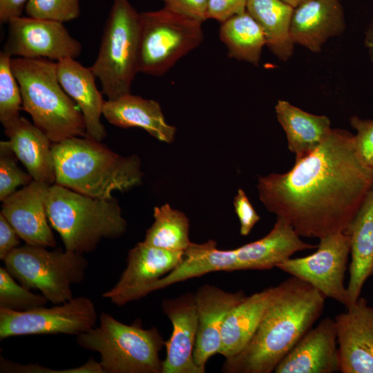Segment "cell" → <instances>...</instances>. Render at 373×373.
<instances>
[{
    "mask_svg": "<svg viewBox=\"0 0 373 373\" xmlns=\"http://www.w3.org/2000/svg\"><path fill=\"white\" fill-rule=\"evenodd\" d=\"M373 184V169L361 160L354 135L332 128L310 154L284 173L258 178L260 201L300 237L318 239L349 226Z\"/></svg>",
    "mask_w": 373,
    "mask_h": 373,
    "instance_id": "1",
    "label": "cell"
},
{
    "mask_svg": "<svg viewBox=\"0 0 373 373\" xmlns=\"http://www.w3.org/2000/svg\"><path fill=\"white\" fill-rule=\"evenodd\" d=\"M326 297L291 276L274 287L271 301L251 340L226 358L224 373H271L321 317Z\"/></svg>",
    "mask_w": 373,
    "mask_h": 373,
    "instance_id": "2",
    "label": "cell"
},
{
    "mask_svg": "<svg viewBox=\"0 0 373 373\" xmlns=\"http://www.w3.org/2000/svg\"><path fill=\"white\" fill-rule=\"evenodd\" d=\"M87 137L52 144L55 183L99 199L113 198L141 184L143 173L137 155L123 157Z\"/></svg>",
    "mask_w": 373,
    "mask_h": 373,
    "instance_id": "3",
    "label": "cell"
},
{
    "mask_svg": "<svg viewBox=\"0 0 373 373\" xmlns=\"http://www.w3.org/2000/svg\"><path fill=\"white\" fill-rule=\"evenodd\" d=\"M11 66L20 87L23 110L52 144L86 136L79 108L59 82L57 61L12 57Z\"/></svg>",
    "mask_w": 373,
    "mask_h": 373,
    "instance_id": "4",
    "label": "cell"
},
{
    "mask_svg": "<svg viewBox=\"0 0 373 373\" xmlns=\"http://www.w3.org/2000/svg\"><path fill=\"white\" fill-rule=\"evenodd\" d=\"M46 211L64 249L82 254L95 250L104 238L120 237L127 228L117 199L94 198L57 184L49 187Z\"/></svg>",
    "mask_w": 373,
    "mask_h": 373,
    "instance_id": "5",
    "label": "cell"
},
{
    "mask_svg": "<svg viewBox=\"0 0 373 373\" xmlns=\"http://www.w3.org/2000/svg\"><path fill=\"white\" fill-rule=\"evenodd\" d=\"M75 340L82 348L99 354L103 373H162L159 354L165 341L155 327L126 325L102 312L99 325Z\"/></svg>",
    "mask_w": 373,
    "mask_h": 373,
    "instance_id": "6",
    "label": "cell"
},
{
    "mask_svg": "<svg viewBox=\"0 0 373 373\" xmlns=\"http://www.w3.org/2000/svg\"><path fill=\"white\" fill-rule=\"evenodd\" d=\"M140 28V13L129 1L113 0L97 57L90 67L108 99L131 93L138 73Z\"/></svg>",
    "mask_w": 373,
    "mask_h": 373,
    "instance_id": "7",
    "label": "cell"
},
{
    "mask_svg": "<svg viewBox=\"0 0 373 373\" xmlns=\"http://www.w3.org/2000/svg\"><path fill=\"white\" fill-rule=\"evenodd\" d=\"M3 261L23 286L39 290L55 305L73 298L72 285L84 280L88 265L82 254L28 244L15 248Z\"/></svg>",
    "mask_w": 373,
    "mask_h": 373,
    "instance_id": "8",
    "label": "cell"
},
{
    "mask_svg": "<svg viewBox=\"0 0 373 373\" xmlns=\"http://www.w3.org/2000/svg\"><path fill=\"white\" fill-rule=\"evenodd\" d=\"M138 73L166 74L203 41V22L163 7L140 13Z\"/></svg>",
    "mask_w": 373,
    "mask_h": 373,
    "instance_id": "9",
    "label": "cell"
},
{
    "mask_svg": "<svg viewBox=\"0 0 373 373\" xmlns=\"http://www.w3.org/2000/svg\"><path fill=\"white\" fill-rule=\"evenodd\" d=\"M97 312L88 298H73L52 307L18 311L0 307V339L22 335L77 336L96 326Z\"/></svg>",
    "mask_w": 373,
    "mask_h": 373,
    "instance_id": "10",
    "label": "cell"
},
{
    "mask_svg": "<svg viewBox=\"0 0 373 373\" xmlns=\"http://www.w3.org/2000/svg\"><path fill=\"white\" fill-rule=\"evenodd\" d=\"M316 249L311 255L290 258L276 267L347 307L349 299L344 278L350 254V237L345 232L331 234L320 238Z\"/></svg>",
    "mask_w": 373,
    "mask_h": 373,
    "instance_id": "11",
    "label": "cell"
},
{
    "mask_svg": "<svg viewBox=\"0 0 373 373\" xmlns=\"http://www.w3.org/2000/svg\"><path fill=\"white\" fill-rule=\"evenodd\" d=\"M81 43L60 21L18 17L8 22L3 51L11 57L44 58L60 61L75 59L82 52Z\"/></svg>",
    "mask_w": 373,
    "mask_h": 373,
    "instance_id": "12",
    "label": "cell"
},
{
    "mask_svg": "<svg viewBox=\"0 0 373 373\" xmlns=\"http://www.w3.org/2000/svg\"><path fill=\"white\" fill-rule=\"evenodd\" d=\"M184 254L153 247L144 241L138 242L129 251L126 267L119 280L102 297L117 306L144 297L145 289L176 267Z\"/></svg>",
    "mask_w": 373,
    "mask_h": 373,
    "instance_id": "13",
    "label": "cell"
},
{
    "mask_svg": "<svg viewBox=\"0 0 373 373\" xmlns=\"http://www.w3.org/2000/svg\"><path fill=\"white\" fill-rule=\"evenodd\" d=\"M342 373H373V308L364 298L334 318Z\"/></svg>",
    "mask_w": 373,
    "mask_h": 373,
    "instance_id": "14",
    "label": "cell"
},
{
    "mask_svg": "<svg viewBox=\"0 0 373 373\" xmlns=\"http://www.w3.org/2000/svg\"><path fill=\"white\" fill-rule=\"evenodd\" d=\"M161 306L173 326L171 337L164 344L166 356L162 373H204L193 359L198 324L194 293L164 298Z\"/></svg>",
    "mask_w": 373,
    "mask_h": 373,
    "instance_id": "15",
    "label": "cell"
},
{
    "mask_svg": "<svg viewBox=\"0 0 373 373\" xmlns=\"http://www.w3.org/2000/svg\"><path fill=\"white\" fill-rule=\"evenodd\" d=\"M50 186L33 180L3 201L1 213L28 245L45 247L56 245L46 211Z\"/></svg>",
    "mask_w": 373,
    "mask_h": 373,
    "instance_id": "16",
    "label": "cell"
},
{
    "mask_svg": "<svg viewBox=\"0 0 373 373\" xmlns=\"http://www.w3.org/2000/svg\"><path fill=\"white\" fill-rule=\"evenodd\" d=\"M194 296L198 324L193 359L205 372L207 361L220 349L221 330L226 318L246 296L241 290L226 291L209 284L200 287Z\"/></svg>",
    "mask_w": 373,
    "mask_h": 373,
    "instance_id": "17",
    "label": "cell"
},
{
    "mask_svg": "<svg viewBox=\"0 0 373 373\" xmlns=\"http://www.w3.org/2000/svg\"><path fill=\"white\" fill-rule=\"evenodd\" d=\"M340 372L334 319L325 318L309 329L283 358L276 373Z\"/></svg>",
    "mask_w": 373,
    "mask_h": 373,
    "instance_id": "18",
    "label": "cell"
},
{
    "mask_svg": "<svg viewBox=\"0 0 373 373\" xmlns=\"http://www.w3.org/2000/svg\"><path fill=\"white\" fill-rule=\"evenodd\" d=\"M345 28L340 0H306L294 9L290 34L295 44L316 53L329 39L341 35Z\"/></svg>",
    "mask_w": 373,
    "mask_h": 373,
    "instance_id": "19",
    "label": "cell"
},
{
    "mask_svg": "<svg viewBox=\"0 0 373 373\" xmlns=\"http://www.w3.org/2000/svg\"><path fill=\"white\" fill-rule=\"evenodd\" d=\"M303 242L291 225L277 217L271 230L262 238L233 249L236 271L267 270L296 252L316 249Z\"/></svg>",
    "mask_w": 373,
    "mask_h": 373,
    "instance_id": "20",
    "label": "cell"
},
{
    "mask_svg": "<svg viewBox=\"0 0 373 373\" xmlns=\"http://www.w3.org/2000/svg\"><path fill=\"white\" fill-rule=\"evenodd\" d=\"M59 82L68 96L79 108L85 122L88 138L102 142L106 135L101 123L105 101L95 84V75L75 59L66 58L57 61Z\"/></svg>",
    "mask_w": 373,
    "mask_h": 373,
    "instance_id": "21",
    "label": "cell"
},
{
    "mask_svg": "<svg viewBox=\"0 0 373 373\" xmlns=\"http://www.w3.org/2000/svg\"><path fill=\"white\" fill-rule=\"evenodd\" d=\"M103 115L111 124L119 128H143L159 141L171 143L176 128L169 124L160 104L131 93L105 101Z\"/></svg>",
    "mask_w": 373,
    "mask_h": 373,
    "instance_id": "22",
    "label": "cell"
},
{
    "mask_svg": "<svg viewBox=\"0 0 373 373\" xmlns=\"http://www.w3.org/2000/svg\"><path fill=\"white\" fill-rule=\"evenodd\" d=\"M343 232L350 238L351 262L347 287L350 307L356 302L366 280L373 275V184Z\"/></svg>",
    "mask_w": 373,
    "mask_h": 373,
    "instance_id": "23",
    "label": "cell"
},
{
    "mask_svg": "<svg viewBox=\"0 0 373 373\" xmlns=\"http://www.w3.org/2000/svg\"><path fill=\"white\" fill-rule=\"evenodd\" d=\"M10 145L34 180L55 183V169L50 140L46 135L21 117L4 128Z\"/></svg>",
    "mask_w": 373,
    "mask_h": 373,
    "instance_id": "24",
    "label": "cell"
},
{
    "mask_svg": "<svg viewBox=\"0 0 373 373\" xmlns=\"http://www.w3.org/2000/svg\"><path fill=\"white\" fill-rule=\"evenodd\" d=\"M276 117L287 137L288 149L300 159L313 151L331 133V122L325 115L305 112L285 100H278Z\"/></svg>",
    "mask_w": 373,
    "mask_h": 373,
    "instance_id": "25",
    "label": "cell"
},
{
    "mask_svg": "<svg viewBox=\"0 0 373 373\" xmlns=\"http://www.w3.org/2000/svg\"><path fill=\"white\" fill-rule=\"evenodd\" d=\"M274 287L253 294L228 314L221 330L218 354L225 359L240 352L257 329L273 295Z\"/></svg>",
    "mask_w": 373,
    "mask_h": 373,
    "instance_id": "26",
    "label": "cell"
},
{
    "mask_svg": "<svg viewBox=\"0 0 373 373\" xmlns=\"http://www.w3.org/2000/svg\"><path fill=\"white\" fill-rule=\"evenodd\" d=\"M294 9L281 0H247L246 11L261 27L266 46L280 60L292 55L294 43L290 34Z\"/></svg>",
    "mask_w": 373,
    "mask_h": 373,
    "instance_id": "27",
    "label": "cell"
},
{
    "mask_svg": "<svg viewBox=\"0 0 373 373\" xmlns=\"http://www.w3.org/2000/svg\"><path fill=\"white\" fill-rule=\"evenodd\" d=\"M228 260L225 250L218 249L212 240L202 244L191 242L184 251L182 261L162 278L149 285L144 296L155 290L190 278L214 271H227Z\"/></svg>",
    "mask_w": 373,
    "mask_h": 373,
    "instance_id": "28",
    "label": "cell"
},
{
    "mask_svg": "<svg viewBox=\"0 0 373 373\" xmlns=\"http://www.w3.org/2000/svg\"><path fill=\"white\" fill-rule=\"evenodd\" d=\"M219 37L229 58L259 65L266 39L260 25L247 11L221 23Z\"/></svg>",
    "mask_w": 373,
    "mask_h": 373,
    "instance_id": "29",
    "label": "cell"
},
{
    "mask_svg": "<svg viewBox=\"0 0 373 373\" xmlns=\"http://www.w3.org/2000/svg\"><path fill=\"white\" fill-rule=\"evenodd\" d=\"M153 218V224L146 232L144 242L176 251H184L190 246L189 220L183 212L165 204L154 208Z\"/></svg>",
    "mask_w": 373,
    "mask_h": 373,
    "instance_id": "30",
    "label": "cell"
},
{
    "mask_svg": "<svg viewBox=\"0 0 373 373\" xmlns=\"http://www.w3.org/2000/svg\"><path fill=\"white\" fill-rule=\"evenodd\" d=\"M12 57L0 52V121L3 128L18 120L22 107L20 87L11 66Z\"/></svg>",
    "mask_w": 373,
    "mask_h": 373,
    "instance_id": "31",
    "label": "cell"
},
{
    "mask_svg": "<svg viewBox=\"0 0 373 373\" xmlns=\"http://www.w3.org/2000/svg\"><path fill=\"white\" fill-rule=\"evenodd\" d=\"M48 301L43 295L17 283L6 267H0V307L26 311L44 307Z\"/></svg>",
    "mask_w": 373,
    "mask_h": 373,
    "instance_id": "32",
    "label": "cell"
},
{
    "mask_svg": "<svg viewBox=\"0 0 373 373\" xmlns=\"http://www.w3.org/2000/svg\"><path fill=\"white\" fill-rule=\"evenodd\" d=\"M17 157L8 141L0 142V200L3 202L16 191L18 186L28 185L34 180L19 168Z\"/></svg>",
    "mask_w": 373,
    "mask_h": 373,
    "instance_id": "33",
    "label": "cell"
},
{
    "mask_svg": "<svg viewBox=\"0 0 373 373\" xmlns=\"http://www.w3.org/2000/svg\"><path fill=\"white\" fill-rule=\"evenodd\" d=\"M25 12L28 17L64 23L79 17L80 0H29Z\"/></svg>",
    "mask_w": 373,
    "mask_h": 373,
    "instance_id": "34",
    "label": "cell"
},
{
    "mask_svg": "<svg viewBox=\"0 0 373 373\" xmlns=\"http://www.w3.org/2000/svg\"><path fill=\"white\" fill-rule=\"evenodd\" d=\"M350 122L356 132L354 144L358 154L365 164L373 169V119L354 115Z\"/></svg>",
    "mask_w": 373,
    "mask_h": 373,
    "instance_id": "35",
    "label": "cell"
},
{
    "mask_svg": "<svg viewBox=\"0 0 373 373\" xmlns=\"http://www.w3.org/2000/svg\"><path fill=\"white\" fill-rule=\"evenodd\" d=\"M1 372L14 373H103L102 368L99 362L90 358L84 365L70 369L55 370L35 364H19L3 358H1Z\"/></svg>",
    "mask_w": 373,
    "mask_h": 373,
    "instance_id": "36",
    "label": "cell"
},
{
    "mask_svg": "<svg viewBox=\"0 0 373 373\" xmlns=\"http://www.w3.org/2000/svg\"><path fill=\"white\" fill-rule=\"evenodd\" d=\"M233 207L240 221V233L246 236L249 234L260 218L256 213L242 189L238 190L234 198Z\"/></svg>",
    "mask_w": 373,
    "mask_h": 373,
    "instance_id": "37",
    "label": "cell"
},
{
    "mask_svg": "<svg viewBox=\"0 0 373 373\" xmlns=\"http://www.w3.org/2000/svg\"><path fill=\"white\" fill-rule=\"evenodd\" d=\"M247 0H208L207 19L220 23L231 17L246 12Z\"/></svg>",
    "mask_w": 373,
    "mask_h": 373,
    "instance_id": "38",
    "label": "cell"
},
{
    "mask_svg": "<svg viewBox=\"0 0 373 373\" xmlns=\"http://www.w3.org/2000/svg\"><path fill=\"white\" fill-rule=\"evenodd\" d=\"M162 1L166 9L202 22L207 20L208 0Z\"/></svg>",
    "mask_w": 373,
    "mask_h": 373,
    "instance_id": "39",
    "label": "cell"
},
{
    "mask_svg": "<svg viewBox=\"0 0 373 373\" xmlns=\"http://www.w3.org/2000/svg\"><path fill=\"white\" fill-rule=\"evenodd\" d=\"M19 235L3 216L0 213V259L5 258L19 245Z\"/></svg>",
    "mask_w": 373,
    "mask_h": 373,
    "instance_id": "40",
    "label": "cell"
},
{
    "mask_svg": "<svg viewBox=\"0 0 373 373\" xmlns=\"http://www.w3.org/2000/svg\"><path fill=\"white\" fill-rule=\"evenodd\" d=\"M29 0H0V22L21 17Z\"/></svg>",
    "mask_w": 373,
    "mask_h": 373,
    "instance_id": "41",
    "label": "cell"
},
{
    "mask_svg": "<svg viewBox=\"0 0 373 373\" xmlns=\"http://www.w3.org/2000/svg\"><path fill=\"white\" fill-rule=\"evenodd\" d=\"M364 45L368 51L370 60L373 64V19L365 32Z\"/></svg>",
    "mask_w": 373,
    "mask_h": 373,
    "instance_id": "42",
    "label": "cell"
},
{
    "mask_svg": "<svg viewBox=\"0 0 373 373\" xmlns=\"http://www.w3.org/2000/svg\"><path fill=\"white\" fill-rule=\"evenodd\" d=\"M281 1H283L284 3H287V5L290 6L293 8H295L306 0H281Z\"/></svg>",
    "mask_w": 373,
    "mask_h": 373,
    "instance_id": "43",
    "label": "cell"
}]
</instances>
